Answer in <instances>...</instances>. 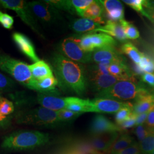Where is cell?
<instances>
[{"instance_id": "obj_19", "label": "cell", "mask_w": 154, "mask_h": 154, "mask_svg": "<svg viewBox=\"0 0 154 154\" xmlns=\"http://www.w3.org/2000/svg\"><path fill=\"white\" fill-rule=\"evenodd\" d=\"M154 105V95L151 93L139 96L133 104V113L138 115L149 112Z\"/></svg>"}, {"instance_id": "obj_38", "label": "cell", "mask_w": 154, "mask_h": 154, "mask_svg": "<svg viewBox=\"0 0 154 154\" xmlns=\"http://www.w3.org/2000/svg\"><path fill=\"white\" fill-rule=\"evenodd\" d=\"M144 72L154 73V61L144 55L141 62L139 65Z\"/></svg>"}, {"instance_id": "obj_30", "label": "cell", "mask_w": 154, "mask_h": 154, "mask_svg": "<svg viewBox=\"0 0 154 154\" xmlns=\"http://www.w3.org/2000/svg\"><path fill=\"white\" fill-rule=\"evenodd\" d=\"M58 117L62 123H69L70 122L74 121L78 117H79L82 113H78L72 111L70 110L67 109H63L58 111Z\"/></svg>"}, {"instance_id": "obj_41", "label": "cell", "mask_w": 154, "mask_h": 154, "mask_svg": "<svg viewBox=\"0 0 154 154\" xmlns=\"http://www.w3.org/2000/svg\"><path fill=\"white\" fill-rule=\"evenodd\" d=\"M136 120H137V115L132 112V114L126 120L123 122L121 124L118 126L120 127L122 130H127L130 128L136 125Z\"/></svg>"}, {"instance_id": "obj_36", "label": "cell", "mask_w": 154, "mask_h": 154, "mask_svg": "<svg viewBox=\"0 0 154 154\" xmlns=\"http://www.w3.org/2000/svg\"><path fill=\"white\" fill-rule=\"evenodd\" d=\"M14 84L12 79L0 72V98L2 94L13 88Z\"/></svg>"}, {"instance_id": "obj_35", "label": "cell", "mask_w": 154, "mask_h": 154, "mask_svg": "<svg viewBox=\"0 0 154 154\" xmlns=\"http://www.w3.org/2000/svg\"><path fill=\"white\" fill-rule=\"evenodd\" d=\"M14 110V105L11 101L4 98H0V114L7 116L11 114Z\"/></svg>"}, {"instance_id": "obj_43", "label": "cell", "mask_w": 154, "mask_h": 154, "mask_svg": "<svg viewBox=\"0 0 154 154\" xmlns=\"http://www.w3.org/2000/svg\"><path fill=\"white\" fill-rule=\"evenodd\" d=\"M145 124L149 128H154V105L149 110Z\"/></svg>"}, {"instance_id": "obj_1", "label": "cell", "mask_w": 154, "mask_h": 154, "mask_svg": "<svg viewBox=\"0 0 154 154\" xmlns=\"http://www.w3.org/2000/svg\"><path fill=\"white\" fill-rule=\"evenodd\" d=\"M51 64L62 89L79 96L86 93L88 86V72L81 63L56 53L51 58Z\"/></svg>"}, {"instance_id": "obj_7", "label": "cell", "mask_w": 154, "mask_h": 154, "mask_svg": "<svg viewBox=\"0 0 154 154\" xmlns=\"http://www.w3.org/2000/svg\"><path fill=\"white\" fill-rule=\"evenodd\" d=\"M0 4L5 8L14 11L23 22L35 32L39 34L37 24L29 8L28 2L22 0H1Z\"/></svg>"}, {"instance_id": "obj_37", "label": "cell", "mask_w": 154, "mask_h": 154, "mask_svg": "<svg viewBox=\"0 0 154 154\" xmlns=\"http://www.w3.org/2000/svg\"><path fill=\"white\" fill-rule=\"evenodd\" d=\"M74 151L81 152L86 154H103L94 149L93 147L88 143H79L75 146Z\"/></svg>"}, {"instance_id": "obj_26", "label": "cell", "mask_w": 154, "mask_h": 154, "mask_svg": "<svg viewBox=\"0 0 154 154\" xmlns=\"http://www.w3.org/2000/svg\"><path fill=\"white\" fill-rule=\"evenodd\" d=\"M122 1L134 11L147 17L149 20H152V17L145 9V8H151V2L144 0H123Z\"/></svg>"}, {"instance_id": "obj_21", "label": "cell", "mask_w": 154, "mask_h": 154, "mask_svg": "<svg viewBox=\"0 0 154 154\" xmlns=\"http://www.w3.org/2000/svg\"><path fill=\"white\" fill-rule=\"evenodd\" d=\"M88 35L94 50L105 46H115L117 45L116 39L107 34L89 33Z\"/></svg>"}, {"instance_id": "obj_4", "label": "cell", "mask_w": 154, "mask_h": 154, "mask_svg": "<svg viewBox=\"0 0 154 154\" xmlns=\"http://www.w3.org/2000/svg\"><path fill=\"white\" fill-rule=\"evenodd\" d=\"M16 120L18 123L49 127L62 124L58 117V111L44 107L20 111L17 113Z\"/></svg>"}, {"instance_id": "obj_15", "label": "cell", "mask_w": 154, "mask_h": 154, "mask_svg": "<svg viewBox=\"0 0 154 154\" xmlns=\"http://www.w3.org/2000/svg\"><path fill=\"white\" fill-rule=\"evenodd\" d=\"M99 1L103 7L105 16L109 20L119 22L124 20V6L121 1L117 0Z\"/></svg>"}, {"instance_id": "obj_6", "label": "cell", "mask_w": 154, "mask_h": 154, "mask_svg": "<svg viewBox=\"0 0 154 154\" xmlns=\"http://www.w3.org/2000/svg\"><path fill=\"white\" fill-rule=\"evenodd\" d=\"M60 53L71 61L79 63H91V53L85 51L74 37L64 39L60 45Z\"/></svg>"}, {"instance_id": "obj_45", "label": "cell", "mask_w": 154, "mask_h": 154, "mask_svg": "<svg viewBox=\"0 0 154 154\" xmlns=\"http://www.w3.org/2000/svg\"><path fill=\"white\" fill-rule=\"evenodd\" d=\"M9 122V119L7 116H4L0 114V129L8 126Z\"/></svg>"}, {"instance_id": "obj_18", "label": "cell", "mask_w": 154, "mask_h": 154, "mask_svg": "<svg viewBox=\"0 0 154 154\" xmlns=\"http://www.w3.org/2000/svg\"><path fill=\"white\" fill-rule=\"evenodd\" d=\"M102 27L100 24L93 20L82 18L74 20L70 24L72 30L77 33H82L88 32H98Z\"/></svg>"}, {"instance_id": "obj_24", "label": "cell", "mask_w": 154, "mask_h": 154, "mask_svg": "<svg viewBox=\"0 0 154 154\" xmlns=\"http://www.w3.org/2000/svg\"><path fill=\"white\" fill-rule=\"evenodd\" d=\"M121 49L122 53L127 55L135 64L138 65L141 62L144 57L143 53L131 42L124 43L122 45Z\"/></svg>"}, {"instance_id": "obj_8", "label": "cell", "mask_w": 154, "mask_h": 154, "mask_svg": "<svg viewBox=\"0 0 154 154\" xmlns=\"http://www.w3.org/2000/svg\"><path fill=\"white\" fill-rule=\"evenodd\" d=\"M28 5L34 18L44 23L51 24L60 18L58 10L46 1L30 2Z\"/></svg>"}, {"instance_id": "obj_29", "label": "cell", "mask_w": 154, "mask_h": 154, "mask_svg": "<svg viewBox=\"0 0 154 154\" xmlns=\"http://www.w3.org/2000/svg\"><path fill=\"white\" fill-rule=\"evenodd\" d=\"M93 0H72V5L75 13L79 16L83 17L85 11L93 2Z\"/></svg>"}, {"instance_id": "obj_42", "label": "cell", "mask_w": 154, "mask_h": 154, "mask_svg": "<svg viewBox=\"0 0 154 154\" xmlns=\"http://www.w3.org/2000/svg\"><path fill=\"white\" fill-rule=\"evenodd\" d=\"M142 81L154 88V73L144 72L141 75Z\"/></svg>"}, {"instance_id": "obj_17", "label": "cell", "mask_w": 154, "mask_h": 154, "mask_svg": "<svg viewBox=\"0 0 154 154\" xmlns=\"http://www.w3.org/2000/svg\"><path fill=\"white\" fill-rule=\"evenodd\" d=\"M57 85H58L57 79L52 75L40 80L35 79L33 90L37 91L41 94L58 95L59 94L56 88Z\"/></svg>"}, {"instance_id": "obj_40", "label": "cell", "mask_w": 154, "mask_h": 154, "mask_svg": "<svg viewBox=\"0 0 154 154\" xmlns=\"http://www.w3.org/2000/svg\"><path fill=\"white\" fill-rule=\"evenodd\" d=\"M112 154H143L139 146L138 142L134 143L131 146L124 149L121 151H118Z\"/></svg>"}, {"instance_id": "obj_47", "label": "cell", "mask_w": 154, "mask_h": 154, "mask_svg": "<svg viewBox=\"0 0 154 154\" xmlns=\"http://www.w3.org/2000/svg\"><path fill=\"white\" fill-rule=\"evenodd\" d=\"M154 154V151H152V152H151V154Z\"/></svg>"}, {"instance_id": "obj_16", "label": "cell", "mask_w": 154, "mask_h": 154, "mask_svg": "<svg viewBox=\"0 0 154 154\" xmlns=\"http://www.w3.org/2000/svg\"><path fill=\"white\" fill-rule=\"evenodd\" d=\"M13 39L18 48L31 61L35 63L40 60L32 42L27 36L22 33L16 32L13 33Z\"/></svg>"}, {"instance_id": "obj_44", "label": "cell", "mask_w": 154, "mask_h": 154, "mask_svg": "<svg viewBox=\"0 0 154 154\" xmlns=\"http://www.w3.org/2000/svg\"><path fill=\"white\" fill-rule=\"evenodd\" d=\"M148 113H149V112H144L142 114L137 115V120H136L135 126L145 124L146 120H147Z\"/></svg>"}, {"instance_id": "obj_14", "label": "cell", "mask_w": 154, "mask_h": 154, "mask_svg": "<svg viewBox=\"0 0 154 154\" xmlns=\"http://www.w3.org/2000/svg\"><path fill=\"white\" fill-rule=\"evenodd\" d=\"M88 86L94 91L101 92L112 86L114 84L119 81L121 78L113 76L111 74L97 75L89 74L88 75Z\"/></svg>"}, {"instance_id": "obj_31", "label": "cell", "mask_w": 154, "mask_h": 154, "mask_svg": "<svg viewBox=\"0 0 154 154\" xmlns=\"http://www.w3.org/2000/svg\"><path fill=\"white\" fill-rule=\"evenodd\" d=\"M111 62H102L95 63L93 66L89 67L90 74H97V75H107L110 74L108 70L109 66H110Z\"/></svg>"}, {"instance_id": "obj_39", "label": "cell", "mask_w": 154, "mask_h": 154, "mask_svg": "<svg viewBox=\"0 0 154 154\" xmlns=\"http://www.w3.org/2000/svg\"><path fill=\"white\" fill-rule=\"evenodd\" d=\"M0 23L4 28L11 29L14 23V19L11 16L0 11Z\"/></svg>"}, {"instance_id": "obj_3", "label": "cell", "mask_w": 154, "mask_h": 154, "mask_svg": "<svg viewBox=\"0 0 154 154\" xmlns=\"http://www.w3.org/2000/svg\"><path fill=\"white\" fill-rule=\"evenodd\" d=\"M150 93L142 84L136 81L122 80L110 88L97 94L95 98L110 99L116 100L135 99L139 96Z\"/></svg>"}, {"instance_id": "obj_11", "label": "cell", "mask_w": 154, "mask_h": 154, "mask_svg": "<svg viewBox=\"0 0 154 154\" xmlns=\"http://www.w3.org/2000/svg\"><path fill=\"white\" fill-rule=\"evenodd\" d=\"M74 97H59L57 95L39 93L37 100L39 105L50 110L58 111L66 109L67 106L74 99Z\"/></svg>"}, {"instance_id": "obj_25", "label": "cell", "mask_w": 154, "mask_h": 154, "mask_svg": "<svg viewBox=\"0 0 154 154\" xmlns=\"http://www.w3.org/2000/svg\"><path fill=\"white\" fill-rule=\"evenodd\" d=\"M136 142L137 141L131 135L128 134H122L116 139L110 150V154L127 149Z\"/></svg>"}, {"instance_id": "obj_22", "label": "cell", "mask_w": 154, "mask_h": 154, "mask_svg": "<svg viewBox=\"0 0 154 154\" xmlns=\"http://www.w3.org/2000/svg\"><path fill=\"white\" fill-rule=\"evenodd\" d=\"M29 68L33 78L35 80H40L53 75V70L49 65L42 60H39L29 65Z\"/></svg>"}, {"instance_id": "obj_34", "label": "cell", "mask_w": 154, "mask_h": 154, "mask_svg": "<svg viewBox=\"0 0 154 154\" xmlns=\"http://www.w3.org/2000/svg\"><path fill=\"white\" fill-rule=\"evenodd\" d=\"M151 129L152 128H149L147 126L146 124L135 126V128L133 132L137 138L138 143H140L147 137Z\"/></svg>"}, {"instance_id": "obj_9", "label": "cell", "mask_w": 154, "mask_h": 154, "mask_svg": "<svg viewBox=\"0 0 154 154\" xmlns=\"http://www.w3.org/2000/svg\"><path fill=\"white\" fill-rule=\"evenodd\" d=\"M131 105L130 102L113 99L95 98L90 100L88 112L116 114L122 108Z\"/></svg>"}, {"instance_id": "obj_32", "label": "cell", "mask_w": 154, "mask_h": 154, "mask_svg": "<svg viewBox=\"0 0 154 154\" xmlns=\"http://www.w3.org/2000/svg\"><path fill=\"white\" fill-rule=\"evenodd\" d=\"M133 112V104L123 107L116 113L115 116V120L118 125L121 124L123 122L126 120L127 119L131 116Z\"/></svg>"}, {"instance_id": "obj_5", "label": "cell", "mask_w": 154, "mask_h": 154, "mask_svg": "<svg viewBox=\"0 0 154 154\" xmlns=\"http://www.w3.org/2000/svg\"><path fill=\"white\" fill-rule=\"evenodd\" d=\"M0 69L10 74L23 86L33 90L35 79L27 63L9 55L0 54Z\"/></svg>"}, {"instance_id": "obj_12", "label": "cell", "mask_w": 154, "mask_h": 154, "mask_svg": "<svg viewBox=\"0 0 154 154\" xmlns=\"http://www.w3.org/2000/svg\"><path fill=\"white\" fill-rule=\"evenodd\" d=\"M121 131L122 130L117 124L102 115L95 116L90 125V132L92 136Z\"/></svg>"}, {"instance_id": "obj_2", "label": "cell", "mask_w": 154, "mask_h": 154, "mask_svg": "<svg viewBox=\"0 0 154 154\" xmlns=\"http://www.w3.org/2000/svg\"><path fill=\"white\" fill-rule=\"evenodd\" d=\"M47 133L33 130H21L12 132L5 137L1 144L2 149L11 151L34 149L49 142Z\"/></svg>"}, {"instance_id": "obj_27", "label": "cell", "mask_w": 154, "mask_h": 154, "mask_svg": "<svg viewBox=\"0 0 154 154\" xmlns=\"http://www.w3.org/2000/svg\"><path fill=\"white\" fill-rule=\"evenodd\" d=\"M139 144L142 154H151L154 150V128H152L147 137Z\"/></svg>"}, {"instance_id": "obj_20", "label": "cell", "mask_w": 154, "mask_h": 154, "mask_svg": "<svg viewBox=\"0 0 154 154\" xmlns=\"http://www.w3.org/2000/svg\"><path fill=\"white\" fill-rule=\"evenodd\" d=\"M98 32H100L108 35L109 34L110 36L112 35L116 39L121 42H126L127 39L123 28L119 22L108 20L106 22L105 26H102Z\"/></svg>"}, {"instance_id": "obj_13", "label": "cell", "mask_w": 154, "mask_h": 154, "mask_svg": "<svg viewBox=\"0 0 154 154\" xmlns=\"http://www.w3.org/2000/svg\"><path fill=\"white\" fill-rule=\"evenodd\" d=\"M118 137V132L93 135L90 138L88 143L99 152L103 154H110V150Z\"/></svg>"}, {"instance_id": "obj_46", "label": "cell", "mask_w": 154, "mask_h": 154, "mask_svg": "<svg viewBox=\"0 0 154 154\" xmlns=\"http://www.w3.org/2000/svg\"><path fill=\"white\" fill-rule=\"evenodd\" d=\"M70 154H83V153H81V152H76V151H73L72 153H71Z\"/></svg>"}, {"instance_id": "obj_23", "label": "cell", "mask_w": 154, "mask_h": 154, "mask_svg": "<svg viewBox=\"0 0 154 154\" xmlns=\"http://www.w3.org/2000/svg\"><path fill=\"white\" fill-rule=\"evenodd\" d=\"M103 12V7L99 1H94L93 2L85 11L82 17L92 20L99 24H103L105 23L102 18Z\"/></svg>"}, {"instance_id": "obj_33", "label": "cell", "mask_w": 154, "mask_h": 154, "mask_svg": "<svg viewBox=\"0 0 154 154\" xmlns=\"http://www.w3.org/2000/svg\"><path fill=\"white\" fill-rule=\"evenodd\" d=\"M51 5L55 7L56 9L63 10L69 11L72 14L75 13L73 6L72 5L71 1H46Z\"/></svg>"}, {"instance_id": "obj_28", "label": "cell", "mask_w": 154, "mask_h": 154, "mask_svg": "<svg viewBox=\"0 0 154 154\" xmlns=\"http://www.w3.org/2000/svg\"><path fill=\"white\" fill-rule=\"evenodd\" d=\"M122 26L123 28L127 38L130 39H136L140 36V33L138 29L132 23L128 22L125 20L119 21Z\"/></svg>"}, {"instance_id": "obj_10", "label": "cell", "mask_w": 154, "mask_h": 154, "mask_svg": "<svg viewBox=\"0 0 154 154\" xmlns=\"http://www.w3.org/2000/svg\"><path fill=\"white\" fill-rule=\"evenodd\" d=\"M102 62H126L121 53L112 46L97 49L91 53V63Z\"/></svg>"}]
</instances>
